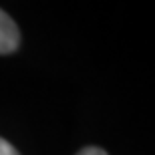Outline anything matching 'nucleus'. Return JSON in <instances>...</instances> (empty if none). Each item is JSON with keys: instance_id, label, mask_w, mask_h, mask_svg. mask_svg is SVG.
<instances>
[{"instance_id": "obj_1", "label": "nucleus", "mask_w": 155, "mask_h": 155, "mask_svg": "<svg viewBox=\"0 0 155 155\" xmlns=\"http://www.w3.org/2000/svg\"><path fill=\"white\" fill-rule=\"evenodd\" d=\"M20 45V32L16 22L0 8V54H10Z\"/></svg>"}, {"instance_id": "obj_2", "label": "nucleus", "mask_w": 155, "mask_h": 155, "mask_svg": "<svg viewBox=\"0 0 155 155\" xmlns=\"http://www.w3.org/2000/svg\"><path fill=\"white\" fill-rule=\"evenodd\" d=\"M0 155H20V153L16 151V147L12 143H8L6 139L0 137Z\"/></svg>"}, {"instance_id": "obj_3", "label": "nucleus", "mask_w": 155, "mask_h": 155, "mask_svg": "<svg viewBox=\"0 0 155 155\" xmlns=\"http://www.w3.org/2000/svg\"><path fill=\"white\" fill-rule=\"evenodd\" d=\"M77 155H107L101 147H85V149H81Z\"/></svg>"}]
</instances>
